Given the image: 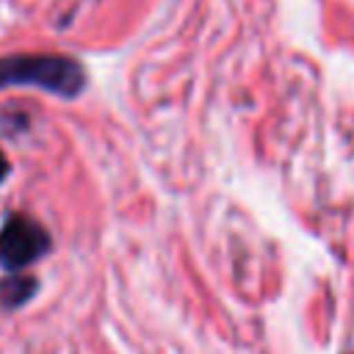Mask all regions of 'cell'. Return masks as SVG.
Returning a JSON list of instances; mask_svg holds the SVG:
<instances>
[{"instance_id": "6da1fadb", "label": "cell", "mask_w": 354, "mask_h": 354, "mask_svg": "<svg viewBox=\"0 0 354 354\" xmlns=\"http://www.w3.org/2000/svg\"><path fill=\"white\" fill-rule=\"evenodd\" d=\"M83 66L66 55H6L0 58V88L3 86H36L61 97L83 91Z\"/></svg>"}, {"instance_id": "7a4b0ae2", "label": "cell", "mask_w": 354, "mask_h": 354, "mask_svg": "<svg viewBox=\"0 0 354 354\" xmlns=\"http://www.w3.org/2000/svg\"><path fill=\"white\" fill-rule=\"evenodd\" d=\"M50 249L44 227L28 216H11L0 227V266L6 271H19L39 260Z\"/></svg>"}, {"instance_id": "3957f363", "label": "cell", "mask_w": 354, "mask_h": 354, "mask_svg": "<svg viewBox=\"0 0 354 354\" xmlns=\"http://www.w3.org/2000/svg\"><path fill=\"white\" fill-rule=\"evenodd\" d=\"M33 293H36V279L28 277V274H17V277L0 279V313L22 307Z\"/></svg>"}, {"instance_id": "277c9868", "label": "cell", "mask_w": 354, "mask_h": 354, "mask_svg": "<svg viewBox=\"0 0 354 354\" xmlns=\"http://www.w3.org/2000/svg\"><path fill=\"white\" fill-rule=\"evenodd\" d=\"M6 171H8V160L3 158V152H0V180L6 177Z\"/></svg>"}]
</instances>
